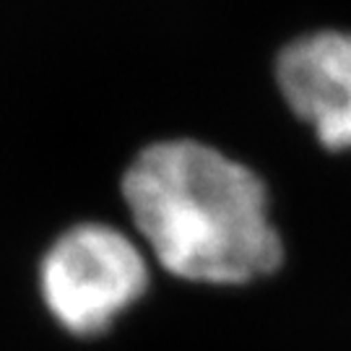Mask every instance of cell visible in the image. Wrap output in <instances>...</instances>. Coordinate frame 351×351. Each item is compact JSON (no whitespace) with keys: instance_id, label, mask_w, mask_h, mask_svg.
Masks as SVG:
<instances>
[{"instance_id":"cell-2","label":"cell","mask_w":351,"mask_h":351,"mask_svg":"<svg viewBox=\"0 0 351 351\" xmlns=\"http://www.w3.org/2000/svg\"><path fill=\"white\" fill-rule=\"evenodd\" d=\"M50 315L73 336H99L146 294L149 265L133 239L99 221L75 224L39 263Z\"/></svg>"},{"instance_id":"cell-3","label":"cell","mask_w":351,"mask_h":351,"mask_svg":"<svg viewBox=\"0 0 351 351\" xmlns=\"http://www.w3.org/2000/svg\"><path fill=\"white\" fill-rule=\"evenodd\" d=\"M276 84L326 149H351V32L323 29L289 42L276 58Z\"/></svg>"},{"instance_id":"cell-1","label":"cell","mask_w":351,"mask_h":351,"mask_svg":"<svg viewBox=\"0 0 351 351\" xmlns=\"http://www.w3.org/2000/svg\"><path fill=\"white\" fill-rule=\"evenodd\" d=\"M123 198L172 276L239 287L271 276L284 261L263 180L201 141L146 146L123 175Z\"/></svg>"}]
</instances>
